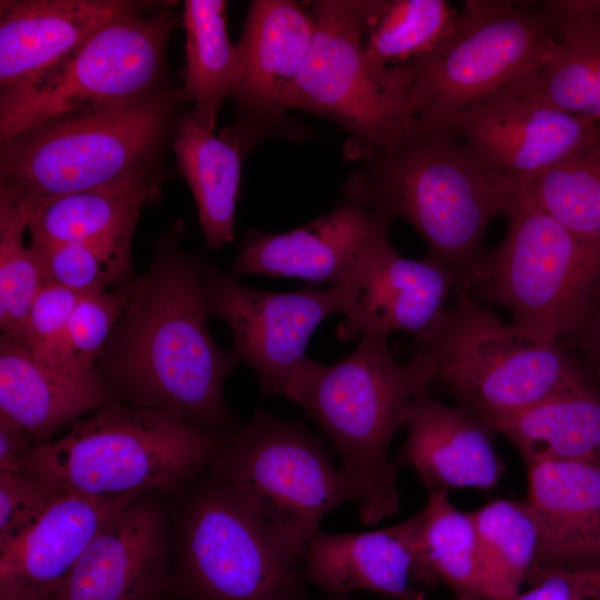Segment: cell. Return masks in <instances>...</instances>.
<instances>
[{"label": "cell", "instance_id": "obj_1", "mask_svg": "<svg viewBox=\"0 0 600 600\" xmlns=\"http://www.w3.org/2000/svg\"><path fill=\"white\" fill-rule=\"evenodd\" d=\"M206 268L177 243L163 242L136 278L94 368L116 401L228 433L234 428L223 383L239 363L209 330Z\"/></svg>", "mask_w": 600, "mask_h": 600}, {"label": "cell", "instance_id": "obj_2", "mask_svg": "<svg viewBox=\"0 0 600 600\" xmlns=\"http://www.w3.org/2000/svg\"><path fill=\"white\" fill-rule=\"evenodd\" d=\"M519 184L487 167L451 131L419 123L362 160L343 186L346 201L391 223L409 222L431 257L462 284L483 253L490 222L518 199Z\"/></svg>", "mask_w": 600, "mask_h": 600}, {"label": "cell", "instance_id": "obj_3", "mask_svg": "<svg viewBox=\"0 0 600 600\" xmlns=\"http://www.w3.org/2000/svg\"><path fill=\"white\" fill-rule=\"evenodd\" d=\"M431 360L416 352L404 363L388 339L369 336L344 359L316 364L290 402L312 418L341 458L359 517L374 526L400 508L398 470L389 448L404 428L413 398L430 389Z\"/></svg>", "mask_w": 600, "mask_h": 600}, {"label": "cell", "instance_id": "obj_4", "mask_svg": "<svg viewBox=\"0 0 600 600\" xmlns=\"http://www.w3.org/2000/svg\"><path fill=\"white\" fill-rule=\"evenodd\" d=\"M226 434L112 400L36 446L21 472L62 494L176 493L209 469Z\"/></svg>", "mask_w": 600, "mask_h": 600}, {"label": "cell", "instance_id": "obj_5", "mask_svg": "<svg viewBox=\"0 0 600 600\" xmlns=\"http://www.w3.org/2000/svg\"><path fill=\"white\" fill-rule=\"evenodd\" d=\"M416 346L434 368L430 390L440 388L493 429L593 387L563 347L504 322L466 290Z\"/></svg>", "mask_w": 600, "mask_h": 600}, {"label": "cell", "instance_id": "obj_6", "mask_svg": "<svg viewBox=\"0 0 600 600\" xmlns=\"http://www.w3.org/2000/svg\"><path fill=\"white\" fill-rule=\"evenodd\" d=\"M506 214L502 241L480 256L464 290L507 310L517 327L563 347L600 297V242L520 196Z\"/></svg>", "mask_w": 600, "mask_h": 600}, {"label": "cell", "instance_id": "obj_7", "mask_svg": "<svg viewBox=\"0 0 600 600\" xmlns=\"http://www.w3.org/2000/svg\"><path fill=\"white\" fill-rule=\"evenodd\" d=\"M163 91L124 106L66 116L1 143L0 197L31 212L57 198L147 170L167 134Z\"/></svg>", "mask_w": 600, "mask_h": 600}, {"label": "cell", "instance_id": "obj_8", "mask_svg": "<svg viewBox=\"0 0 600 600\" xmlns=\"http://www.w3.org/2000/svg\"><path fill=\"white\" fill-rule=\"evenodd\" d=\"M173 586L186 600H307L303 557L236 489L209 476L172 534Z\"/></svg>", "mask_w": 600, "mask_h": 600}, {"label": "cell", "instance_id": "obj_9", "mask_svg": "<svg viewBox=\"0 0 600 600\" xmlns=\"http://www.w3.org/2000/svg\"><path fill=\"white\" fill-rule=\"evenodd\" d=\"M551 39L540 4L466 1L432 51L396 67L410 116L423 128L446 130L459 111L521 78Z\"/></svg>", "mask_w": 600, "mask_h": 600}, {"label": "cell", "instance_id": "obj_10", "mask_svg": "<svg viewBox=\"0 0 600 600\" xmlns=\"http://www.w3.org/2000/svg\"><path fill=\"white\" fill-rule=\"evenodd\" d=\"M371 0H318L307 10L312 41L287 97V108L327 117L348 133L344 153L362 161L418 122L410 116L397 68L378 70L364 51Z\"/></svg>", "mask_w": 600, "mask_h": 600}, {"label": "cell", "instance_id": "obj_11", "mask_svg": "<svg viewBox=\"0 0 600 600\" xmlns=\"http://www.w3.org/2000/svg\"><path fill=\"white\" fill-rule=\"evenodd\" d=\"M208 471L246 498L302 557L322 519L353 501L320 440L301 422L264 409L226 434Z\"/></svg>", "mask_w": 600, "mask_h": 600}, {"label": "cell", "instance_id": "obj_12", "mask_svg": "<svg viewBox=\"0 0 600 600\" xmlns=\"http://www.w3.org/2000/svg\"><path fill=\"white\" fill-rule=\"evenodd\" d=\"M146 9L102 27L38 79L1 92V143L66 116L124 106L159 91L177 20L167 10L147 16Z\"/></svg>", "mask_w": 600, "mask_h": 600}, {"label": "cell", "instance_id": "obj_13", "mask_svg": "<svg viewBox=\"0 0 600 600\" xmlns=\"http://www.w3.org/2000/svg\"><path fill=\"white\" fill-rule=\"evenodd\" d=\"M353 296L352 284L259 290L210 264L206 268V309L209 318L228 324L233 339L230 352L239 364L253 370L266 397L282 396L289 401L317 364L306 354L312 333L331 314L344 316Z\"/></svg>", "mask_w": 600, "mask_h": 600}, {"label": "cell", "instance_id": "obj_14", "mask_svg": "<svg viewBox=\"0 0 600 600\" xmlns=\"http://www.w3.org/2000/svg\"><path fill=\"white\" fill-rule=\"evenodd\" d=\"M157 493L137 496L101 528L52 600H164L172 533Z\"/></svg>", "mask_w": 600, "mask_h": 600}, {"label": "cell", "instance_id": "obj_15", "mask_svg": "<svg viewBox=\"0 0 600 600\" xmlns=\"http://www.w3.org/2000/svg\"><path fill=\"white\" fill-rule=\"evenodd\" d=\"M390 222L344 201L336 210L282 233L251 232L230 270L233 277L260 274L308 283L343 286L361 279L389 241Z\"/></svg>", "mask_w": 600, "mask_h": 600}, {"label": "cell", "instance_id": "obj_16", "mask_svg": "<svg viewBox=\"0 0 600 600\" xmlns=\"http://www.w3.org/2000/svg\"><path fill=\"white\" fill-rule=\"evenodd\" d=\"M314 22L292 0L250 2L236 46L238 66L232 93L239 127L229 139L242 148L267 134L289 131L287 97L308 54Z\"/></svg>", "mask_w": 600, "mask_h": 600}, {"label": "cell", "instance_id": "obj_17", "mask_svg": "<svg viewBox=\"0 0 600 600\" xmlns=\"http://www.w3.org/2000/svg\"><path fill=\"white\" fill-rule=\"evenodd\" d=\"M599 123L502 90L459 111L446 130L521 186L569 156Z\"/></svg>", "mask_w": 600, "mask_h": 600}, {"label": "cell", "instance_id": "obj_18", "mask_svg": "<svg viewBox=\"0 0 600 600\" xmlns=\"http://www.w3.org/2000/svg\"><path fill=\"white\" fill-rule=\"evenodd\" d=\"M353 300L337 328L340 340L393 332L423 341L463 286L446 266L427 254L409 259L386 242L366 274L352 283Z\"/></svg>", "mask_w": 600, "mask_h": 600}, {"label": "cell", "instance_id": "obj_19", "mask_svg": "<svg viewBox=\"0 0 600 600\" xmlns=\"http://www.w3.org/2000/svg\"><path fill=\"white\" fill-rule=\"evenodd\" d=\"M139 494L59 497L29 528L0 542V600H52L101 528Z\"/></svg>", "mask_w": 600, "mask_h": 600}, {"label": "cell", "instance_id": "obj_20", "mask_svg": "<svg viewBox=\"0 0 600 600\" xmlns=\"http://www.w3.org/2000/svg\"><path fill=\"white\" fill-rule=\"evenodd\" d=\"M148 6L128 0H1V92L38 79L102 27Z\"/></svg>", "mask_w": 600, "mask_h": 600}, {"label": "cell", "instance_id": "obj_21", "mask_svg": "<svg viewBox=\"0 0 600 600\" xmlns=\"http://www.w3.org/2000/svg\"><path fill=\"white\" fill-rule=\"evenodd\" d=\"M407 437L394 460L411 467L427 491L492 489L503 466L494 448V429L461 406H450L430 389L410 403Z\"/></svg>", "mask_w": 600, "mask_h": 600}, {"label": "cell", "instance_id": "obj_22", "mask_svg": "<svg viewBox=\"0 0 600 600\" xmlns=\"http://www.w3.org/2000/svg\"><path fill=\"white\" fill-rule=\"evenodd\" d=\"M418 517L391 527L352 533L317 531L303 554L302 574L336 600L357 591L393 600H426L417 589Z\"/></svg>", "mask_w": 600, "mask_h": 600}, {"label": "cell", "instance_id": "obj_23", "mask_svg": "<svg viewBox=\"0 0 600 600\" xmlns=\"http://www.w3.org/2000/svg\"><path fill=\"white\" fill-rule=\"evenodd\" d=\"M528 504L539 528L531 583L541 573L600 568V466L542 460L527 466Z\"/></svg>", "mask_w": 600, "mask_h": 600}, {"label": "cell", "instance_id": "obj_24", "mask_svg": "<svg viewBox=\"0 0 600 600\" xmlns=\"http://www.w3.org/2000/svg\"><path fill=\"white\" fill-rule=\"evenodd\" d=\"M112 400L96 369L76 373L56 368L1 334L0 417L38 444Z\"/></svg>", "mask_w": 600, "mask_h": 600}, {"label": "cell", "instance_id": "obj_25", "mask_svg": "<svg viewBox=\"0 0 600 600\" xmlns=\"http://www.w3.org/2000/svg\"><path fill=\"white\" fill-rule=\"evenodd\" d=\"M150 171L139 170L111 183L70 193L32 213L30 246L131 241L141 208L153 191Z\"/></svg>", "mask_w": 600, "mask_h": 600}, {"label": "cell", "instance_id": "obj_26", "mask_svg": "<svg viewBox=\"0 0 600 600\" xmlns=\"http://www.w3.org/2000/svg\"><path fill=\"white\" fill-rule=\"evenodd\" d=\"M242 146L219 138L193 114L177 130L173 150L198 208L208 247L221 248L233 241Z\"/></svg>", "mask_w": 600, "mask_h": 600}, {"label": "cell", "instance_id": "obj_27", "mask_svg": "<svg viewBox=\"0 0 600 600\" xmlns=\"http://www.w3.org/2000/svg\"><path fill=\"white\" fill-rule=\"evenodd\" d=\"M526 467L542 460L600 466V393L594 388L552 398L498 426Z\"/></svg>", "mask_w": 600, "mask_h": 600}, {"label": "cell", "instance_id": "obj_28", "mask_svg": "<svg viewBox=\"0 0 600 600\" xmlns=\"http://www.w3.org/2000/svg\"><path fill=\"white\" fill-rule=\"evenodd\" d=\"M417 512V576L426 587L444 584L456 600H486L476 530L446 490H430Z\"/></svg>", "mask_w": 600, "mask_h": 600}, {"label": "cell", "instance_id": "obj_29", "mask_svg": "<svg viewBox=\"0 0 600 600\" xmlns=\"http://www.w3.org/2000/svg\"><path fill=\"white\" fill-rule=\"evenodd\" d=\"M227 6L223 0L183 2L186 68L180 98L194 102L193 114L212 131L223 100L232 93L238 66V50L227 28Z\"/></svg>", "mask_w": 600, "mask_h": 600}, {"label": "cell", "instance_id": "obj_30", "mask_svg": "<svg viewBox=\"0 0 600 600\" xmlns=\"http://www.w3.org/2000/svg\"><path fill=\"white\" fill-rule=\"evenodd\" d=\"M486 600H512L534 566L539 528L527 501L498 499L470 512Z\"/></svg>", "mask_w": 600, "mask_h": 600}, {"label": "cell", "instance_id": "obj_31", "mask_svg": "<svg viewBox=\"0 0 600 600\" xmlns=\"http://www.w3.org/2000/svg\"><path fill=\"white\" fill-rule=\"evenodd\" d=\"M519 188L522 199L600 242V123L569 156Z\"/></svg>", "mask_w": 600, "mask_h": 600}, {"label": "cell", "instance_id": "obj_32", "mask_svg": "<svg viewBox=\"0 0 600 600\" xmlns=\"http://www.w3.org/2000/svg\"><path fill=\"white\" fill-rule=\"evenodd\" d=\"M459 10L444 0H371L363 47L378 70L407 66L432 51Z\"/></svg>", "mask_w": 600, "mask_h": 600}, {"label": "cell", "instance_id": "obj_33", "mask_svg": "<svg viewBox=\"0 0 600 600\" xmlns=\"http://www.w3.org/2000/svg\"><path fill=\"white\" fill-rule=\"evenodd\" d=\"M504 90L600 122V51L552 37L529 70Z\"/></svg>", "mask_w": 600, "mask_h": 600}, {"label": "cell", "instance_id": "obj_34", "mask_svg": "<svg viewBox=\"0 0 600 600\" xmlns=\"http://www.w3.org/2000/svg\"><path fill=\"white\" fill-rule=\"evenodd\" d=\"M31 216L27 206L0 197V328L23 348L29 312L44 284L40 258L23 240Z\"/></svg>", "mask_w": 600, "mask_h": 600}, {"label": "cell", "instance_id": "obj_35", "mask_svg": "<svg viewBox=\"0 0 600 600\" xmlns=\"http://www.w3.org/2000/svg\"><path fill=\"white\" fill-rule=\"evenodd\" d=\"M34 250L44 283L80 294L118 288L136 277L131 270V241L69 242Z\"/></svg>", "mask_w": 600, "mask_h": 600}, {"label": "cell", "instance_id": "obj_36", "mask_svg": "<svg viewBox=\"0 0 600 600\" xmlns=\"http://www.w3.org/2000/svg\"><path fill=\"white\" fill-rule=\"evenodd\" d=\"M137 276L118 288L81 293L69 320L68 339L77 367L91 371L130 301Z\"/></svg>", "mask_w": 600, "mask_h": 600}, {"label": "cell", "instance_id": "obj_37", "mask_svg": "<svg viewBox=\"0 0 600 600\" xmlns=\"http://www.w3.org/2000/svg\"><path fill=\"white\" fill-rule=\"evenodd\" d=\"M79 297L72 290L44 283L29 312L24 349L56 368L87 373L90 371L74 363L68 339L70 316Z\"/></svg>", "mask_w": 600, "mask_h": 600}, {"label": "cell", "instance_id": "obj_38", "mask_svg": "<svg viewBox=\"0 0 600 600\" xmlns=\"http://www.w3.org/2000/svg\"><path fill=\"white\" fill-rule=\"evenodd\" d=\"M61 496L24 472H0V542L29 528Z\"/></svg>", "mask_w": 600, "mask_h": 600}, {"label": "cell", "instance_id": "obj_39", "mask_svg": "<svg viewBox=\"0 0 600 600\" xmlns=\"http://www.w3.org/2000/svg\"><path fill=\"white\" fill-rule=\"evenodd\" d=\"M540 7L556 41L600 51V1H543Z\"/></svg>", "mask_w": 600, "mask_h": 600}, {"label": "cell", "instance_id": "obj_40", "mask_svg": "<svg viewBox=\"0 0 600 600\" xmlns=\"http://www.w3.org/2000/svg\"><path fill=\"white\" fill-rule=\"evenodd\" d=\"M532 587L512 600H600L591 569H557L538 576Z\"/></svg>", "mask_w": 600, "mask_h": 600}, {"label": "cell", "instance_id": "obj_41", "mask_svg": "<svg viewBox=\"0 0 600 600\" xmlns=\"http://www.w3.org/2000/svg\"><path fill=\"white\" fill-rule=\"evenodd\" d=\"M36 446L28 431L0 417V472H21Z\"/></svg>", "mask_w": 600, "mask_h": 600}, {"label": "cell", "instance_id": "obj_42", "mask_svg": "<svg viewBox=\"0 0 600 600\" xmlns=\"http://www.w3.org/2000/svg\"><path fill=\"white\" fill-rule=\"evenodd\" d=\"M567 346L577 347L584 353L600 382V297L583 324L563 348Z\"/></svg>", "mask_w": 600, "mask_h": 600}, {"label": "cell", "instance_id": "obj_43", "mask_svg": "<svg viewBox=\"0 0 600 600\" xmlns=\"http://www.w3.org/2000/svg\"><path fill=\"white\" fill-rule=\"evenodd\" d=\"M591 573H592V577H593L594 581L597 582V584L600 588V568L599 569H591Z\"/></svg>", "mask_w": 600, "mask_h": 600}, {"label": "cell", "instance_id": "obj_44", "mask_svg": "<svg viewBox=\"0 0 600 600\" xmlns=\"http://www.w3.org/2000/svg\"><path fill=\"white\" fill-rule=\"evenodd\" d=\"M379 600H393V599H389V598H383V597H381Z\"/></svg>", "mask_w": 600, "mask_h": 600}]
</instances>
